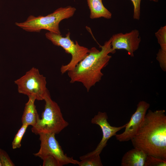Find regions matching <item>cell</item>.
<instances>
[{
  "instance_id": "cell-19",
  "label": "cell",
  "mask_w": 166,
  "mask_h": 166,
  "mask_svg": "<svg viewBox=\"0 0 166 166\" xmlns=\"http://www.w3.org/2000/svg\"><path fill=\"white\" fill-rule=\"evenodd\" d=\"M156 59L159 62L160 66L163 70H166V51L160 49L156 55Z\"/></svg>"
},
{
  "instance_id": "cell-6",
  "label": "cell",
  "mask_w": 166,
  "mask_h": 166,
  "mask_svg": "<svg viewBox=\"0 0 166 166\" xmlns=\"http://www.w3.org/2000/svg\"><path fill=\"white\" fill-rule=\"evenodd\" d=\"M70 33L68 32L65 37L61 34H58L49 32L45 34L46 38L55 45L62 47L68 53L72 56L70 62L67 64L62 65L60 71L62 74L72 70L76 65L88 54L89 49L80 45L77 41L75 43L70 37Z\"/></svg>"
},
{
  "instance_id": "cell-1",
  "label": "cell",
  "mask_w": 166,
  "mask_h": 166,
  "mask_svg": "<svg viewBox=\"0 0 166 166\" xmlns=\"http://www.w3.org/2000/svg\"><path fill=\"white\" fill-rule=\"evenodd\" d=\"M164 110H149L131 139L134 148L166 160V116Z\"/></svg>"
},
{
  "instance_id": "cell-21",
  "label": "cell",
  "mask_w": 166,
  "mask_h": 166,
  "mask_svg": "<svg viewBox=\"0 0 166 166\" xmlns=\"http://www.w3.org/2000/svg\"><path fill=\"white\" fill-rule=\"evenodd\" d=\"M134 6L133 18L139 20L140 13V3L141 0H130Z\"/></svg>"
},
{
  "instance_id": "cell-16",
  "label": "cell",
  "mask_w": 166,
  "mask_h": 166,
  "mask_svg": "<svg viewBox=\"0 0 166 166\" xmlns=\"http://www.w3.org/2000/svg\"><path fill=\"white\" fill-rule=\"evenodd\" d=\"M155 35L160 46V49L166 51V26H161L155 33Z\"/></svg>"
},
{
  "instance_id": "cell-22",
  "label": "cell",
  "mask_w": 166,
  "mask_h": 166,
  "mask_svg": "<svg viewBox=\"0 0 166 166\" xmlns=\"http://www.w3.org/2000/svg\"><path fill=\"white\" fill-rule=\"evenodd\" d=\"M151 1H152L154 2H158L159 0H149Z\"/></svg>"
},
{
  "instance_id": "cell-4",
  "label": "cell",
  "mask_w": 166,
  "mask_h": 166,
  "mask_svg": "<svg viewBox=\"0 0 166 166\" xmlns=\"http://www.w3.org/2000/svg\"><path fill=\"white\" fill-rule=\"evenodd\" d=\"M44 100L45 104L42 118L32 127L31 131L36 135L41 133L58 134L69 125V123L64 119L60 107L51 99L49 93Z\"/></svg>"
},
{
  "instance_id": "cell-11",
  "label": "cell",
  "mask_w": 166,
  "mask_h": 166,
  "mask_svg": "<svg viewBox=\"0 0 166 166\" xmlns=\"http://www.w3.org/2000/svg\"><path fill=\"white\" fill-rule=\"evenodd\" d=\"M147 155L140 149L134 148L125 153L121 160L122 166H144Z\"/></svg>"
},
{
  "instance_id": "cell-3",
  "label": "cell",
  "mask_w": 166,
  "mask_h": 166,
  "mask_svg": "<svg viewBox=\"0 0 166 166\" xmlns=\"http://www.w3.org/2000/svg\"><path fill=\"white\" fill-rule=\"evenodd\" d=\"M76 10L75 7L70 6L60 7L46 16L30 15L25 22H16L15 24L28 32H39L42 30H46L51 33L61 34L60 22L72 17Z\"/></svg>"
},
{
  "instance_id": "cell-5",
  "label": "cell",
  "mask_w": 166,
  "mask_h": 166,
  "mask_svg": "<svg viewBox=\"0 0 166 166\" xmlns=\"http://www.w3.org/2000/svg\"><path fill=\"white\" fill-rule=\"evenodd\" d=\"M19 93L32 97L38 101L44 100L49 93L46 87V77L38 69L31 68L20 78L14 81Z\"/></svg>"
},
{
  "instance_id": "cell-12",
  "label": "cell",
  "mask_w": 166,
  "mask_h": 166,
  "mask_svg": "<svg viewBox=\"0 0 166 166\" xmlns=\"http://www.w3.org/2000/svg\"><path fill=\"white\" fill-rule=\"evenodd\" d=\"M29 99L25 104L21 120L22 124L32 127L35 126L40 118L35 105V99L33 97H28Z\"/></svg>"
},
{
  "instance_id": "cell-9",
  "label": "cell",
  "mask_w": 166,
  "mask_h": 166,
  "mask_svg": "<svg viewBox=\"0 0 166 166\" xmlns=\"http://www.w3.org/2000/svg\"><path fill=\"white\" fill-rule=\"evenodd\" d=\"M139 31L136 29L128 33H121L113 35L111 37L112 49H124L131 57L134 56V53L139 48L141 41Z\"/></svg>"
},
{
  "instance_id": "cell-2",
  "label": "cell",
  "mask_w": 166,
  "mask_h": 166,
  "mask_svg": "<svg viewBox=\"0 0 166 166\" xmlns=\"http://www.w3.org/2000/svg\"><path fill=\"white\" fill-rule=\"evenodd\" d=\"M111 41V37L103 45L100 46L101 50L95 47L89 49L88 55L73 70L67 72L70 83L81 82L88 92L101 80L103 75L101 70L112 57L109 54L116 52L112 48Z\"/></svg>"
},
{
  "instance_id": "cell-17",
  "label": "cell",
  "mask_w": 166,
  "mask_h": 166,
  "mask_svg": "<svg viewBox=\"0 0 166 166\" xmlns=\"http://www.w3.org/2000/svg\"><path fill=\"white\" fill-rule=\"evenodd\" d=\"M166 160L147 155L144 166H166Z\"/></svg>"
},
{
  "instance_id": "cell-14",
  "label": "cell",
  "mask_w": 166,
  "mask_h": 166,
  "mask_svg": "<svg viewBox=\"0 0 166 166\" xmlns=\"http://www.w3.org/2000/svg\"><path fill=\"white\" fill-rule=\"evenodd\" d=\"M81 161L78 165L79 166H102L100 154H87L80 157Z\"/></svg>"
},
{
  "instance_id": "cell-10",
  "label": "cell",
  "mask_w": 166,
  "mask_h": 166,
  "mask_svg": "<svg viewBox=\"0 0 166 166\" xmlns=\"http://www.w3.org/2000/svg\"><path fill=\"white\" fill-rule=\"evenodd\" d=\"M108 116L106 113L99 112L92 119V123L98 125L101 127L103 136L101 141L95 149L87 154L100 155L103 148L107 145L108 140L113 136H115L117 132L125 128L126 125V124L118 127L112 126L108 122Z\"/></svg>"
},
{
  "instance_id": "cell-8",
  "label": "cell",
  "mask_w": 166,
  "mask_h": 166,
  "mask_svg": "<svg viewBox=\"0 0 166 166\" xmlns=\"http://www.w3.org/2000/svg\"><path fill=\"white\" fill-rule=\"evenodd\" d=\"M150 106V104L144 101H140L138 103L136 111L126 123L124 131L115 135L117 140L124 142L131 140L136 133Z\"/></svg>"
},
{
  "instance_id": "cell-20",
  "label": "cell",
  "mask_w": 166,
  "mask_h": 166,
  "mask_svg": "<svg viewBox=\"0 0 166 166\" xmlns=\"http://www.w3.org/2000/svg\"><path fill=\"white\" fill-rule=\"evenodd\" d=\"M42 159L43 160V166H61L58 160L52 156H46Z\"/></svg>"
},
{
  "instance_id": "cell-13",
  "label": "cell",
  "mask_w": 166,
  "mask_h": 166,
  "mask_svg": "<svg viewBox=\"0 0 166 166\" xmlns=\"http://www.w3.org/2000/svg\"><path fill=\"white\" fill-rule=\"evenodd\" d=\"M102 0H87L90 10V18L94 19L104 18L107 19L111 18L112 14L103 4Z\"/></svg>"
},
{
  "instance_id": "cell-23",
  "label": "cell",
  "mask_w": 166,
  "mask_h": 166,
  "mask_svg": "<svg viewBox=\"0 0 166 166\" xmlns=\"http://www.w3.org/2000/svg\"><path fill=\"white\" fill-rule=\"evenodd\" d=\"M0 166H2V164H1V163L0 162Z\"/></svg>"
},
{
  "instance_id": "cell-18",
  "label": "cell",
  "mask_w": 166,
  "mask_h": 166,
  "mask_svg": "<svg viewBox=\"0 0 166 166\" xmlns=\"http://www.w3.org/2000/svg\"><path fill=\"white\" fill-rule=\"evenodd\" d=\"M0 161L2 166H14L15 164L12 161L7 153L0 148Z\"/></svg>"
},
{
  "instance_id": "cell-7",
  "label": "cell",
  "mask_w": 166,
  "mask_h": 166,
  "mask_svg": "<svg viewBox=\"0 0 166 166\" xmlns=\"http://www.w3.org/2000/svg\"><path fill=\"white\" fill-rule=\"evenodd\" d=\"M55 135L50 133L39 134L40 148L37 153L34 154V155L41 159L46 156H53L58 160L61 166L69 164H78L79 161L64 154Z\"/></svg>"
},
{
  "instance_id": "cell-15",
  "label": "cell",
  "mask_w": 166,
  "mask_h": 166,
  "mask_svg": "<svg viewBox=\"0 0 166 166\" xmlns=\"http://www.w3.org/2000/svg\"><path fill=\"white\" fill-rule=\"evenodd\" d=\"M22 124L15 135L12 142V148L13 149L19 148L21 147L22 139L28 126L26 124Z\"/></svg>"
}]
</instances>
